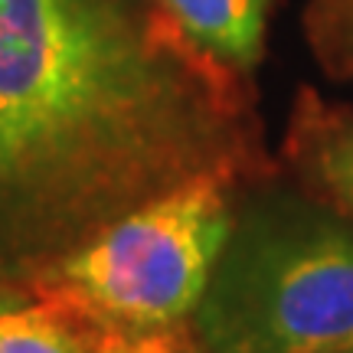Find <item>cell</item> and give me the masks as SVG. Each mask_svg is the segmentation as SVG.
Listing matches in <instances>:
<instances>
[{
	"instance_id": "4",
	"label": "cell",
	"mask_w": 353,
	"mask_h": 353,
	"mask_svg": "<svg viewBox=\"0 0 353 353\" xmlns=\"http://www.w3.org/2000/svg\"><path fill=\"white\" fill-rule=\"evenodd\" d=\"M281 161L304 193L353 219V108L298 88L288 114Z\"/></svg>"
},
{
	"instance_id": "2",
	"label": "cell",
	"mask_w": 353,
	"mask_h": 353,
	"mask_svg": "<svg viewBox=\"0 0 353 353\" xmlns=\"http://www.w3.org/2000/svg\"><path fill=\"white\" fill-rule=\"evenodd\" d=\"M193 330L206 353H353V219L245 183Z\"/></svg>"
},
{
	"instance_id": "7",
	"label": "cell",
	"mask_w": 353,
	"mask_h": 353,
	"mask_svg": "<svg viewBox=\"0 0 353 353\" xmlns=\"http://www.w3.org/2000/svg\"><path fill=\"white\" fill-rule=\"evenodd\" d=\"M301 30L324 76L353 85V0H307Z\"/></svg>"
},
{
	"instance_id": "1",
	"label": "cell",
	"mask_w": 353,
	"mask_h": 353,
	"mask_svg": "<svg viewBox=\"0 0 353 353\" xmlns=\"http://www.w3.org/2000/svg\"><path fill=\"white\" fill-rule=\"evenodd\" d=\"M272 170L249 79L161 0H0V278L33 288L193 180Z\"/></svg>"
},
{
	"instance_id": "8",
	"label": "cell",
	"mask_w": 353,
	"mask_h": 353,
	"mask_svg": "<svg viewBox=\"0 0 353 353\" xmlns=\"http://www.w3.org/2000/svg\"><path fill=\"white\" fill-rule=\"evenodd\" d=\"M26 294H30V288H20V285H13V281H3V278H0V311L10 307V304H17L20 298H26Z\"/></svg>"
},
{
	"instance_id": "5",
	"label": "cell",
	"mask_w": 353,
	"mask_h": 353,
	"mask_svg": "<svg viewBox=\"0 0 353 353\" xmlns=\"http://www.w3.org/2000/svg\"><path fill=\"white\" fill-rule=\"evenodd\" d=\"M183 37L236 76H252L265 52L268 0H161Z\"/></svg>"
},
{
	"instance_id": "6",
	"label": "cell",
	"mask_w": 353,
	"mask_h": 353,
	"mask_svg": "<svg viewBox=\"0 0 353 353\" xmlns=\"http://www.w3.org/2000/svg\"><path fill=\"white\" fill-rule=\"evenodd\" d=\"M108 337L72 304L37 291L0 311V353H101Z\"/></svg>"
},
{
	"instance_id": "3",
	"label": "cell",
	"mask_w": 353,
	"mask_h": 353,
	"mask_svg": "<svg viewBox=\"0 0 353 353\" xmlns=\"http://www.w3.org/2000/svg\"><path fill=\"white\" fill-rule=\"evenodd\" d=\"M245 183L193 180L114 219L30 291L72 304L108 334L190 324L213 281Z\"/></svg>"
}]
</instances>
